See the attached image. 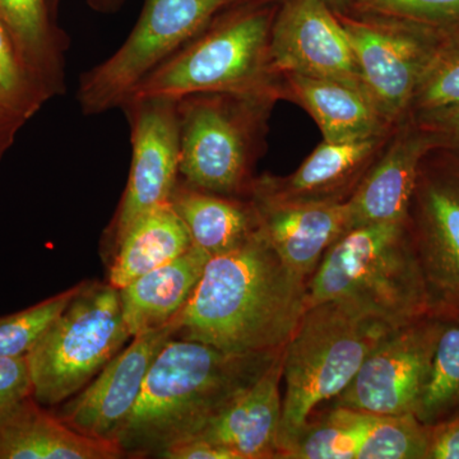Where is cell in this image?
I'll return each mask as SVG.
<instances>
[{
	"label": "cell",
	"instance_id": "6da1fadb",
	"mask_svg": "<svg viewBox=\"0 0 459 459\" xmlns=\"http://www.w3.org/2000/svg\"><path fill=\"white\" fill-rule=\"evenodd\" d=\"M307 307V281L286 267L259 229L243 247L208 261L175 337L226 352H274Z\"/></svg>",
	"mask_w": 459,
	"mask_h": 459
},
{
	"label": "cell",
	"instance_id": "7a4b0ae2",
	"mask_svg": "<svg viewBox=\"0 0 459 459\" xmlns=\"http://www.w3.org/2000/svg\"><path fill=\"white\" fill-rule=\"evenodd\" d=\"M280 350L226 352L199 341L171 338L156 356L113 443L126 458H160L169 446L197 437L255 385Z\"/></svg>",
	"mask_w": 459,
	"mask_h": 459
},
{
	"label": "cell",
	"instance_id": "3957f363",
	"mask_svg": "<svg viewBox=\"0 0 459 459\" xmlns=\"http://www.w3.org/2000/svg\"><path fill=\"white\" fill-rule=\"evenodd\" d=\"M327 300L394 328L437 312L410 221L358 226L338 238L307 281V307Z\"/></svg>",
	"mask_w": 459,
	"mask_h": 459
},
{
	"label": "cell",
	"instance_id": "277c9868",
	"mask_svg": "<svg viewBox=\"0 0 459 459\" xmlns=\"http://www.w3.org/2000/svg\"><path fill=\"white\" fill-rule=\"evenodd\" d=\"M394 329L343 301L307 307L285 346L279 455L307 425L314 409L342 394L362 362Z\"/></svg>",
	"mask_w": 459,
	"mask_h": 459
},
{
	"label": "cell",
	"instance_id": "5b68a950",
	"mask_svg": "<svg viewBox=\"0 0 459 459\" xmlns=\"http://www.w3.org/2000/svg\"><path fill=\"white\" fill-rule=\"evenodd\" d=\"M273 21L270 8L253 2L230 9L151 72L129 99L179 100L195 93L261 99L272 74L268 51Z\"/></svg>",
	"mask_w": 459,
	"mask_h": 459
},
{
	"label": "cell",
	"instance_id": "8992f818",
	"mask_svg": "<svg viewBox=\"0 0 459 459\" xmlns=\"http://www.w3.org/2000/svg\"><path fill=\"white\" fill-rule=\"evenodd\" d=\"M131 338L119 290L108 282H83L27 353L33 400L44 407L65 403L82 391Z\"/></svg>",
	"mask_w": 459,
	"mask_h": 459
},
{
	"label": "cell",
	"instance_id": "52a82bcc",
	"mask_svg": "<svg viewBox=\"0 0 459 459\" xmlns=\"http://www.w3.org/2000/svg\"><path fill=\"white\" fill-rule=\"evenodd\" d=\"M247 2L250 0H144L134 29L119 49L81 77V111L99 115L122 108L157 66L195 40L223 11Z\"/></svg>",
	"mask_w": 459,
	"mask_h": 459
},
{
	"label": "cell",
	"instance_id": "ba28073f",
	"mask_svg": "<svg viewBox=\"0 0 459 459\" xmlns=\"http://www.w3.org/2000/svg\"><path fill=\"white\" fill-rule=\"evenodd\" d=\"M256 104L258 99L229 93L178 100L180 179L229 197L250 192Z\"/></svg>",
	"mask_w": 459,
	"mask_h": 459
},
{
	"label": "cell",
	"instance_id": "9c48e42d",
	"mask_svg": "<svg viewBox=\"0 0 459 459\" xmlns=\"http://www.w3.org/2000/svg\"><path fill=\"white\" fill-rule=\"evenodd\" d=\"M336 14L368 95L386 122H395L409 110L420 78L449 31L394 18Z\"/></svg>",
	"mask_w": 459,
	"mask_h": 459
},
{
	"label": "cell",
	"instance_id": "30bf717a",
	"mask_svg": "<svg viewBox=\"0 0 459 459\" xmlns=\"http://www.w3.org/2000/svg\"><path fill=\"white\" fill-rule=\"evenodd\" d=\"M442 327L439 307L394 329L362 362L334 407L377 415H415Z\"/></svg>",
	"mask_w": 459,
	"mask_h": 459
},
{
	"label": "cell",
	"instance_id": "8fae6325",
	"mask_svg": "<svg viewBox=\"0 0 459 459\" xmlns=\"http://www.w3.org/2000/svg\"><path fill=\"white\" fill-rule=\"evenodd\" d=\"M122 108L131 129L132 162L122 201L108 229L113 249L141 216L168 204L179 180L178 100L132 98Z\"/></svg>",
	"mask_w": 459,
	"mask_h": 459
},
{
	"label": "cell",
	"instance_id": "7c38bea8",
	"mask_svg": "<svg viewBox=\"0 0 459 459\" xmlns=\"http://www.w3.org/2000/svg\"><path fill=\"white\" fill-rule=\"evenodd\" d=\"M268 57L271 72L337 81L367 92L342 23L325 0H287L272 25Z\"/></svg>",
	"mask_w": 459,
	"mask_h": 459
},
{
	"label": "cell",
	"instance_id": "4fadbf2b",
	"mask_svg": "<svg viewBox=\"0 0 459 459\" xmlns=\"http://www.w3.org/2000/svg\"><path fill=\"white\" fill-rule=\"evenodd\" d=\"M180 314L161 327L132 337V342L120 350L81 394L65 401L56 415L78 433L113 442L140 397L156 356L177 336Z\"/></svg>",
	"mask_w": 459,
	"mask_h": 459
},
{
	"label": "cell",
	"instance_id": "5bb4252c",
	"mask_svg": "<svg viewBox=\"0 0 459 459\" xmlns=\"http://www.w3.org/2000/svg\"><path fill=\"white\" fill-rule=\"evenodd\" d=\"M259 226L290 271L309 281L325 252L351 230L346 201H290L252 188Z\"/></svg>",
	"mask_w": 459,
	"mask_h": 459
},
{
	"label": "cell",
	"instance_id": "9a60e30c",
	"mask_svg": "<svg viewBox=\"0 0 459 459\" xmlns=\"http://www.w3.org/2000/svg\"><path fill=\"white\" fill-rule=\"evenodd\" d=\"M413 243L437 307H459V175L418 183Z\"/></svg>",
	"mask_w": 459,
	"mask_h": 459
},
{
	"label": "cell",
	"instance_id": "2e32d148",
	"mask_svg": "<svg viewBox=\"0 0 459 459\" xmlns=\"http://www.w3.org/2000/svg\"><path fill=\"white\" fill-rule=\"evenodd\" d=\"M443 142L439 133L425 126L395 138L347 199L351 229L370 223L410 221L420 165L425 155Z\"/></svg>",
	"mask_w": 459,
	"mask_h": 459
},
{
	"label": "cell",
	"instance_id": "e0dca14e",
	"mask_svg": "<svg viewBox=\"0 0 459 459\" xmlns=\"http://www.w3.org/2000/svg\"><path fill=\"white\" fill-rule=\"evenodd\" d=\"M283 356L285 347L280 350L255 385L208 422L195 437L219 444L234 452L238 459L279 457Z\"/></svg>",
	"mask_w": 459,
	"mask_h": 459
},
{
	"label": "cell",
	"instance_id": "ac0fdd59",
	"mask_svg": "<svg viewBox=\"0 0 459 459\" xmlns=\"http://www.w3.org/2000/svg\"><path fill=\"white\" fill-rule=\"evenodd\" d=\"M122 449L68 427L33 397L0 420V459H119Z\"/></svg>",
	"mask_w": 459,
	"mask_h": 459
},
{
	"label": "cell",
	"instance_id": "d6986e66",
	"mask_svg": "<svg viewBox=\"0 0 459 459\" xmlns=\"http://www.w3.org/2000/svg\"><path fill=\"white\" fill-rule=\"evenodd\" d=\"M379 143L380 138L323 141L294 174L285 179L263 178L253 181L252 188L290 201H343L347 189L360 183Z\"/></svg>",
	"mask_w": 459,
	"mask_h": 459
},
{
	"label": "cell",
	"instance_id": "ffe728a7",
	"mask_svg": "<svg viewBox=\"0 0 459 459\" xmlns=\"http://www.w3.org/2000/svg\"><path fill=\"white\" fill-rule=\"evenodd\" d=\"M211 256L193 244L184 255L142 274L119 290L124 322L132 337L161 327L183 312Z\"/></svg>",
	"mask_w": 459,
	"mask_h": 459
},
{
	"label": "cell",
	"instance_id": "44dd1931",
	"mask_svg": "<svg viewBox=\"0 0 459 459\" xmlns=\"http://www.w3.org/2000/svg\"><path fill=\"white\" fill-rule=\"evenodd\" d=\"M0 21L44 99L65 93V53L69 40L51 22L49 2L0 0Z\"/></svg>",
	"mask_w": 459,
	"mask_h": 459
},
{
	"label": "cell",
	"instance_id": "7402d4cb",
	"mask_svg": "<svg viewBox=\"0 0 459 459\" xmlns=\"http://www.w3.org/2000/svg\"><path fill=\"white\" fill-rule=\"evenodd\" d=\"M169 202L186 223L193 244L211 258L234 252L261 229L252 201L205 192L180 178Z\"/></svg>",
	"mask_w": 459,
	"mask_h": 459
},
{
	"label": "cell",
	"instance_id": "603a6c76",
	"mask_svg": "<svg viewBox=\"0 0 459 459\" xmlns=\"http://www.w3.org/2000/svg\"><path fill=\"white\" fill-rule=\"evenodd\" d=\"M287 78L292 95L312 115L325 141L341 143L382 137L388 122L364 90L304 75Z\"/></svg>",
	"mask_w": 459,
	"mask_h": 459
},
{
	"label": "cell",
	"instance_id": "cb8c5ba5",
	"mask_svg": "<svg viewBox=\"0 0 459 459\" xmlns=\"http://www.w3.org/2000/svg\"><path fill=\"white\" fill-rule=\"evenodd\" d=\"M193 247L186 223L170 202L141 216L114 247L108 283L120 290L135 279L174 261Z\"/></svg>",
	"mask_w": 459,
	"mask_h": 459
},
{
	"label": "cell",
	"instance_id": "d4e9b609",
	"mask_svg": "<svg viewBox=\"0 0 459 459\" xmlns=\"http://www.w3.org/2000/svg\"><path fill=\"white\" fill-rule=\"evenodd\" d=\"M351 431L356 459H427L429 427L413 413L377 415L334 407Z\"/></svg>",
	"mask_w": 459,
	"mask_h": 459
},
{
	"label": "cell",
	"instance_id": "484cf974",
	"mask_svg": "<svg viewBox=\"0 0 459 459\" xmlns=\"http://www.w3.org/2000/svg\"><path fill=\"white\" fill-rule=\"evenodd\" d=\"M443 327L415 416L433 427L459 411V307H442Z\"/></svg>",
	"mask_w": 459,
	"mask_h": 459
},
{
	"label": "cell",
	"instance_id": "4316f807",
	"mask_svg": "<svg viewBox=\"0 0 459 459\" xmlns=\"http://www.w3.org/2000/svg\"><path fill=\"white\" fill-rule=\"evenodd\" d=\"M459 107V30L440 42L420 78L410 108L419 115Z\"/></svg>",
	"mask_w": 459,
	"mask_h": 459
},
{
	"label": "cell",
	"instance_id": "83f0119b",
	"mask_svg": "<svg viewBox=\"0 0 459 459\" xmlns=\"http://www.w3.org/2000/svg\"><path fill=\"white\" fill-rule=\"evenodd\" d=\"M82 285L83 282L78 283L21 312L0 316V358L29 353Z\"/></svg>",
	"mask_w": 459,
	"mask_h": 459
},
{
	"label": "cell",
	"instance_id": "f1b7e54d",
	"mask_svg": "<svg viewBox=\"0 0 459 459\" xmlns=\"http://www.w3.org/2000/svg\"><path fill=\"white\" fill-rule=\"evenodd\" d=\"M279 458L356 459V444L336 410L307 425L281 449Z\"/></svg>",
	"mask_w": 459,
	"mask_h": 459
},
{
	"label": "cell",
	"instance_id": "f546056e",
	"mask_svg": "<svg viewBox=\"0 0 459 459\" xmlns=\"http://www.w3.org/2000/svg\"><path fill=\"white\" fill-rule=\"evenodd\" d=\"M353 5L373 16L421 23L446 31L459 30V0H353Z\"/></svg>",
	"mask_w": 459,
	"mask_h": 459
},
{
	"label": "cell",
	"instance_id": "4dcf8cb0",
	"mask_svg": "<svg viewBox=\"0 0 459 459\" xmlns=\"http://www.w3.org/2000/svg\"><path fill=\"white\" fill-rule=\"evenodd\" d=\"M44 100L26 74L13 41L0 21V105L21 117H29Z\"/></svg>",
	"mask_w": 459,
	"mask_h": 459
},
{
	"label": "cell",
	"instance_id": "1f68e13d",
	"mask_svg": "<svg viewBox=\"0 0 459 459\" xmlns=\"http://www.w3.org/2000/svg\"><path fill=\"white\" fill-rule=\"evenodd\" d=\"M32 394V377L27 353L0 358V420Z\"/></svg>",
	"mask_w": 459,
	"mask_h": 459
},
{
	"label": "cell",
	"instance_id": "d6a6232c",
	"mask_svg": "<svg viewBox=\"0 0 459 459\" xmlns=\"http://www.w3.org/2000/svg\"><path fill=\"white\" fill-rule=\"evenodd\" d=\"M427 459H459V411L429 427Z\"/></svg>",
	"mask_w": 459,
	"mask_h": 459
},
{
	"label": "cell",
	"instance_id": "836d02e7",
	"mask_svg": "<svg viewBox=\"0 0 459 459\" xmlns=\"http://www.w3.org/2000/svg\"><path fill=\"white\" fill-rule=\"evenodd\" d=\"M160 458L165 459H238L234 452L219 446V444L208 442V440L195 439L186 440L169 446L161 453Z\"/></svg>",
	"mask_w": 459,
	"mask_h": 459
},
{
	"label": "cell",
	"instance_id": "e575fe53",
	"mask_svg": "<svg viewBox=\"0 0 459 459\" xmlns=\"http://www.w3.org/2000/svg\"><path fill=\"white\" fill-rule=\"evenodd\" d=\"M422 126L439 133L443 141L459 148V107L420 115Z\"/></svg>",
	"mask_w": 459,
	"mask_h": 459
},
{
	"label": "cell",
	"instance_id": "d590c367",
	"mask_svg": "<svg viewBox=\"0 0 459 459\" xmlns=\"http://www.w3.org/2000/svg\"><path fill=\"white\" fill-rule=\"evenodd\" d=\"M21 115L0 105V143L7 144L20 124Z\"/></svg>",
	"mask_w": 459,
	"mask_h": 459
},
{
	"label": "cell",
	"instance_id": "8d00e7d4",
	"mask_svg": "<svg viewBox=\"0 0 459 459\" xmlns=\"http://www.w3.org/2000/svg\"><path fill=\"white\" fill-rule=\"evenodd\" d=\"M49 2V5H56L59 0H48ZM123 0H90V4L92 5L93 8L99 9V11H110V9H114L120 5Z\"/></svg>",
	"mask_w": 459,
	"mask_h": 459
},
{
	"label": "cell",
	"instance_id": "74e56055",
	"mask_svg": "<svg viewBox=\"0 0 459 459\" xmlns=\"http://www.w3.org/2000/svg\"><path fill=\"white\" fill-rule=\"evenodd\" d=\"M332 11L338 12V13H344L347 8L353 5V0H325Z\"/></svg>",
	"mask_w": 459,
	"mask_h": 459
}]
</instances>
